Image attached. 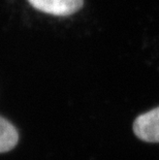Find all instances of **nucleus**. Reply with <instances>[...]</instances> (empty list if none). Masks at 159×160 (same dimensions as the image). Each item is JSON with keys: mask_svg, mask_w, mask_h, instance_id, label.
I'll list each match as a JSON object with an SVG mask.
<instances>
[{"mask_svg": "<svg viewBox=\"0 0 159 160\" xmlns=\"http://www.w3.org/2000/svg\"><path fill=\"white\" fill-rule=\"evenodd\" d=\"M19 142V132L8 120L0 116V153L12 151Z\"/></svg>", "mask_w": 159, "mask_h": 160, "instance_id": "7ed1b4c3", "label": "nucleus"}, {"mask_svg": "<svg viewBox=\"0 0 159 160\" xmlns=\"http://www.w3.org/2000/svg\"><path fill=\"white\" fill-rule=\"evenodd\" d=\"M133 132L147 142H159V107L140 115L133 122Z\"/></svg>", "mask_w": 159, "mask_h": 160, "instance_id": "f257e3e1", "label": "nucleus"}, {"mask_svg": "<svg viewBox=\"0 0 159 160\" xmlns=\"http://www.w3.org/2000/svg\"><path fill=\"white\" fill-rule=\"evenodd\" d=\"M33 8L56 17H68L83 8L84 0H27Z\"/></svg>", "mask_w": 159, "mask_h": 160, "instance_id": "f03ea898", "label": "nucleus"}]
</instances>
